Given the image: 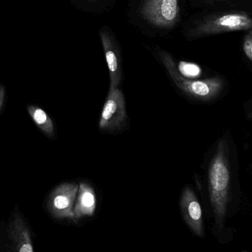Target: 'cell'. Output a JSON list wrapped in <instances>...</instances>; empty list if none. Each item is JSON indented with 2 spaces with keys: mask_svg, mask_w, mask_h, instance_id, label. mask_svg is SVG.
Instances as JSON below:
<instances>
[{
  "mask_svg": "<svg viewBox=\"0 0 252 252\" xmlns=\"http://www.w3.org/2000/svg\"><path fill=\"white\" fill-rule=\"evenodd\" d=\"M126 118L123 93L118 88L110 90L103 107L99 122L100 129L109 131L120 129L125 125Z\"/></svg>",
  "mask_w": 252,
  "mask_h": 252,
  "instance_id": "cell-5",
  "label": "cell"
},
{
  "mask_svg": "<svg viewBox=\"0 0 252 252\" xmlns=\"http://www.w3.org/2000/svg\"><path fill=\"white\" fill-rule=\"evenodd\" d=\"M78 189L76 183H63L53 190L48 201V210L53 216L75 220L73 207Z\"/></svg>",
  "mask_w": 252,
  "mask_h": 252,
  "instance_id": "cell-6",
  "label": "cell"
},
{
  "mask_svg": "<svg viewBox=\"0 0 252 252\" xmlns=\"http://www.w3.org/2000/svg\"><path fill=\"white\" fill-rule=\"evenodd\" d=\"M100 34H101V42L104 48L107 66L110 71V90L115 89L118 88L122 79V70H121L119 57L110 36L105 32H101Z\"/></svg>",
  "mask_w": 252,
  "mask_h": 252,
  "instance_id": "cell-9",
  "label": "cell"
},
{
  "mask_svg": "<svg viewBox=\"0 0 252 252\" xmlns=\"http://www.w3.org/2000/svg\"><path fill=\"white\" fill-rule=\"evenodd\" d=\"M28 111L38 127L46 135L52 136L54 133V125L53 121L48 114L37 106L29 105Z\"/></svg>",
  "mask_w": 252,
  "mask_h": 252,
  "instance_id": "cell-11",
  "label": "cell"
},
{
  "mask_svg": "<svg viewBox=\"0 0 252 252\" xmlns=\"http://www.w3.org/2000/svg\"><path fill=\"white\" fill-rule=\"evenodd\" d=\"M176 68L181 76L189 79H197L202 74L201 67L194 63L181 61L176 66Z\"/></svg>",
  "mask_w": 252,
  "mask_h": 252,
  "instance_id": "cell-12",
  "label": "cell"
},
{
  "mask_svg": "<svg viewBox=\"0 0 252 252\" xmlns=\"http://www.w3.org/2000/svg\"><path fill=\"white\" fill-rule=\"evenodd\" d=\"M230 166L226 141L218 143L213 158L209 167V189L211 204L218 229L223 228L230 189Z\"/></svg>",
  "mask_w": 252,
  "mask_h": 252,
  "instance_id": "cell-1",
  "label": "cell"
},
{
  "mask_svg": "<svg viewBox=\"0 0 252 252\" xmlns=\"http://www.w3.org/2000/svg\"><path fill=\"white\" fill-rule=\"evenodd\" d=\"M181 209L186 223L198 237L204 236L203 213L197 196L189 187L183 190L181 197Z\"/></svg>",
  "mask_w": 252,
  "mask_h": 252,
  "instance_id": "cell-7",
  "label": "cell"
},
{
  "mask_svg": "<svg viewBox=\"0 0 252 252\" xmlns=\"http://www.w3.org/2000/svg\"><path fill=\"white\" fill-rule=\"evenodd\" d=\"M252 21L248 14L234 12L215 16L204 20L191 32V37H201L207 35L237 31H250Z\"/></svg>",
  "mask_w": 252,
  "mask_h": 252,
  "instance_id": "cell-3",
  "label": "cell"
},
{
  "mask_svg": "<svg viewBox=\"0 0 252 252\" xmlns=\"http://www.w3.org/2000/svg\"><path fill=\"white\" fill-rule=\"evenodd\" d=\"M141 13L154 26L169 29L179 18L178 0H146Z\"/></svg>",
  "mask_w": 252,
  "mask_h": 252,
  "instance_id": "cell-4",
  "label": "cell"
},
{
  "mask_svg": "<svg viewBox=\"0 0 252 252\" xmlns=\"http://www.w3.org/2000/svg\"><path fill=\"white\" fill-rule=\"evenodd\" d=\"M243 51L246 54V57L252 61V32L249 31V33L246 35L243 42Z\"/></svg>",
  "mask_w": 252,
  "mask_h": 252,
  "instance_id": "cell-13",
  "label": "cell"
},
{
  "mask_svg": "<svg viewBox=\"0 0 252 252\" xmlns=\"http://www.w3.org/2000/svg\"><path fill=\"white\" fill-rule=\"evenodd\" d=\"M4 97H5V88L2 85H0V110L2 108L3 104Z\"/></svg>",
  "mask_w": 252,
  "mask_h": 252,
  "instance_id": "cell-14",
  "label": "cell"
},
{
  "mask_svg": "<svg viewBox=\"0 0 252 252\" xmlns=\"http://www.w3.org/2000/svg\"><path fill=\"white\" fill-rule=\"evenodd\" d=\"M160 59L175 85L187 95L197 99L211 100L215 98L222 91L223 82L220 78L202 80L187 79L178 73L176 64L169 54L161 53Z\"/></svg>",
  "mask_w": 252,
  "mask_h": 252,
  "instance_id": "cell-2",
  "label": "cell"
},
{
  "mask_svg": "<svg viewBox=\"0 0 252 252\" xmlns=\"http://www.w3.org/2000/svg\"><path fill=\"white\" fill-rule=\"evenodd\" d=\"M76 203L73 207L75 221L84 218L91 217L96 209V196L94 189L87 183L79 184L76 194Z\"/></svg>",
  "mask_w": 252,
  "mask_h": 252,
  "instance_id": "cell-8",
  "label": "cell"
},
{
  "mask_svg": "<svg viewBox=\"0 0 252 252\" xmlns=\"http://www.w3.org/2000/svg\"><path fill=\"white\" fill-rule=\"evenodd\" d=\"M9 235L17 252H33L30 230L20 215H16L10 224Z\"/></svg>",
  "mask_w": 252,
  "mask_h": 252,
  "instance_id": "cell-10",
  "label": "cell"
}]
</instances>
